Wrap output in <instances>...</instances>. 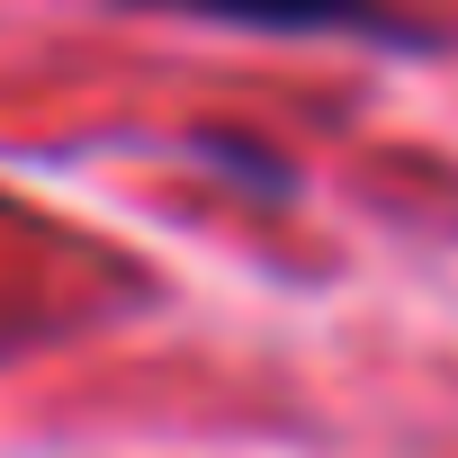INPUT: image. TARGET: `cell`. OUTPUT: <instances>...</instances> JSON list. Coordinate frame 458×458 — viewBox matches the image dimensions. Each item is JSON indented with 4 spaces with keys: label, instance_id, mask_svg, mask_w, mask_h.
Segmentation results:
<instances>
[{
    "label": "cell",
    "instance_id": "6da1fadb",
    "mask_svg": "<svg viewBox=\"0 0 458 458\" xmlns=\"http://www.w3.org/2000/svg\"><path fill=\"white\" fill-rule=\"evenodd\" d=\"M153 10H198V19H234V28H377L369 0H153Z\"/></svg>",
    "mask_w": 458,
    "mask_h": 458
}]
</instances>
